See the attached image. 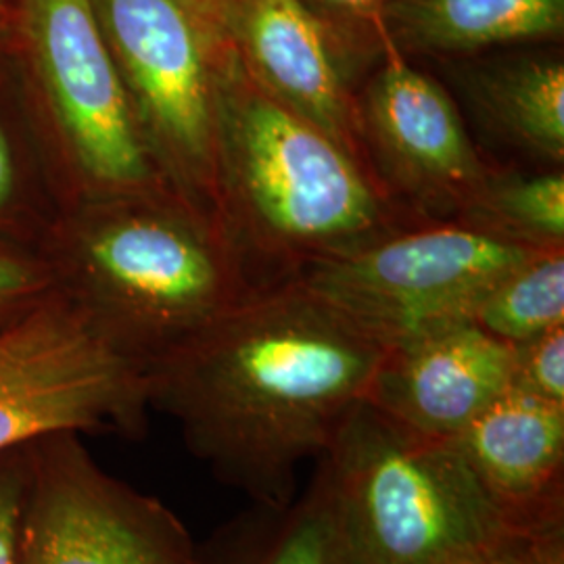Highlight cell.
I'll list each match as a JSON object with an SVG mask.
<instances>
[{
  "label": "cell",
  "instance_id": "24",
  "mask_svg": "<svg viewBox=\"0 0 564 564\" xmlns=\"http://www.w3.org/2000/svg\"><path fill=\"white\" fill-rule=\"evenodd\" d=\"M13 181H15L13 158H11L7 139H4V134H2V130H0V205L11 197Z\"/></svg>",
  "mask_w": 564,
  "mask_h": 564
},
{
  "label": "cell",
  "instance_id": "19",
  "mask_svg": "<svg viewBox=\"0 0 564 564\" xmlns=\"http://www.w3.org/2000/svg\"><path fill=\"white\" fill-rule=\"evenodd\" d=\"M512 389L564 405V326L514 347Z\"/></svg>",
  "mask_w": 564,
  "mask_h": 564
},
{
  "label": "cell",
  "instance_id": "14",
  "mask_svg": "<svg viewBox=\"0 0 564 564\" xmlns=\"http://www.w3.org/2000/svg\"><path fill=\"white\" fill-rule=\"evenodd\" d=\"M564 0H387L384 51L470 55L558 39Z\"/></svg>",
  "mask_w": 564,
  "mask_h": 564
},
{
  "label": "cell",
  "instance_id": "6",
  "mask_svg": "<svg viewBox=\"0 0 564 564\" xmlns=\"http://www.w3.org/2000/svg\"><path fill=\"white\" fill-rule=\"evenodd\" d=\"M535 253L458 220L416 223L310 263L291 281L387 349L470 321L487 291Z\"/></svg>",
  "mask_w": 564,
  "mask_h": 564
},
{
  "label": "cell",
  "instance_id": "12",
  "mask_svg": "<svg viewBox=\"0 0 564 564\" xmlns=\"http://www.w3.org/2000/svg\"><path fill=\"white\" fill-rule=\"evenodd\" d=\"M514 347L473 321L387 347L366 402L408 431L454 442L512 389Z\"/></svg>",
  "mask_w": 564,
  "mask_h": 564
},
{
  "label": "cell",
  "instance_id": "16",
  "mask_svg": "<svg viewBox=\"0 0 564 564\" xmlns=\"http://www.w3.org/2000/svg\"><path fill=\"white\" fill-rule=\"evenodd\" d=\"M464 88L494 134L552 167L563 165V61L523 59L479 67L468 72Z\"/></svg>",
  "mask_w": 564,
  "mask_h": 564
},
{
  "label": "cell",
  "instance_id": "17",
  "mask_svg": "<svg viewBox=\"0 0 564 564\" xmlns=\"http://www.w3.org/2000/svg\"><path fill=\"white\" fill-rule=\"evenodd\" d=\"M456 220L529 249H564L563 170L524 174L489 167Z\"/></svg>",
  "mask_w": 564,
  "mask_h": 564
},
{
  "label": "cell",
  "instance_id": "21",
  "mask_svg": "<svg viewBox=\"0 0 564 564\" xmlns=\"http://www.w3.org/2000/svg\"><path fill=\"white\" fill-rule=\"evenodd\" d=\"M25 491V447L0 454V564H20V517Z\"/></svg>",
  "mask_w": 564,
  "mask_h": 564
},
{
  "label": "cell",
  "instance_id": "2",
  "mask_svg": "<svg viewBox=\"0 0 564 564\" xmlns=\"http://www.w3.org/2000/svg\"><path fill=\"white\" fill-rule=\"evenodd\" d=\"M216 191L258 289L416 224L370 165L268 95L232 42L216 88Z\"/></svg>",
  "mask_w": 564,
  "mask_h": 564
},
{
  "label": "cell",
  "instance_id": "4",
  "mask_svg": "<svg viewBox=\"0 0 564 564\" xmlns=\"http://www.w3.org/2000/svg\"><path fill=\"white\" fill-rule=\"evenodd\" d=\"M321 460L349 564H485L510 531L458 445L366 400Z\"/></svg>",
  "mask_w": 564,
  "mask_h": 564
},
{
  "label": "cell",
  "instance_id": "7",
  "mask_svg": "<svg viewBox=\"0 0 564 564\" xmlns=\"http://www.w3.org/2000/svg\"><path fill=\"white\" fill-rule=\"evenodd\" d=\"M149 377L82 307L44 305L0 330V454L78 431H139Z\"/></svg>",
  "mask_w": 564,
  "mask_h": 564
},
{
  "label": "cell",
  "instance_id": "15",
  "mask_svg": "<svg viewBox=\"0 0 564 564\" xmlns=\"http://www.w3.org/2000/svg\"><path fill=\"white\" fill-rule=\"evenodd\" d=\"M202 564H349L323 460L289 505H251L199 547Z\"/></svg>",
  "mask_w": 564,
  "mask_h": 564
},
{
  "label": "cell",
  "instance_id": "22",
  "mask_svg": "<svg viewBox=\"0 0 564 564\" xmlns=\"http://www.w3.org/2000/svg\"><path fill=\"white\" fill-rule=\"evenodd\" d=\"M485 564H564V524L510 529Z\"/></svg>",
  "mask_w": 564,
  "mask_h": 564
},
{
  "label": "cell",
  "instance_id": "3",
  "mask_svg": "<svg viewBox=\"0 0 564 564\" xmlns=\"http://www.w3.org/2000/svg\"><path fill=\"white\" fill-rule=\"evenodd\" d=\"M158 188L109 195L80 237L82 310L144 372L258 289L223 224Z\"/></svg>",
  "mask_w": 564,
  "mask_h": 564
},
{
  "label": "cell",
  "instance_id": "9",
  "mask_svg": "<svg viewBox=\"0 0 564 564\" xmlns=\"http://www.w3.org/2000/svg\"><path fill=\"white\" fill-rule=\"evenodd\" d=\"M21 25L84 178L105 195L160 186L95 0H21Z\"/></svg>",
  "mask_w": 564,
  "mask_h": 564
},
{
  "label": "cell",
  "instance_id": "23",
  "mask_svg": "<svg viewBox=\"0 0 564 564\" xmlns=\"http://www.w3.org/2000/svg\"><path fill=\"white\" fill-rule=\"evenodd\" d=\"M36 284V274L28 263L0 253V312L28 295Z\"/></svg>",
  "mask_w": 564,
  "mask_h": 564
},
{
  "label": "cell",
  "instance_id": "13",
  "mask_svg": "<svg viewBox=\"0 0 564 564\" xmlns=\"http://www.w3.org/2000/svg\"><path fill=\"white\" fill-rule=\"evenodd\" d=\"M454 444L508 529L564 524V405L510 389Z\"/></svg>",
  "mask_w": 564,
  "mask_h": 564
},
{
  "label": "cell",
  "instance_id": "20",
  "mask_svg": "<svg viewBox=\"0 0 564 564\" xmlns=\"http://www.w3.org/2000/svg\"><path fill=\"white\" fill-rule=\"evenodd\" d=\"M360 53L384 51L383 11L387 0H303Z\"/></svg>",
  "mask_w": 564,
  "mask_h": 564
},
{
  "label": "cell",
  "instance_id": "8",
  "mask_svg": "<svg viewBox=\"0 0 564 564\" xmlns=\"http://www.w3.org/2000/svg\"><path fill=\"white\" fill-rule=\"evenodd\" d=\"M20 564H202L181 519L59 433L25 445Z\"/></svg>",
  "mask_w": 564,
  "mask_h": 564
},
{
  "label": "cell",
  "instance_id": "1",
  "mask_svg": "<svg viewBox=\"0 0 564 564\" xmlns=\"http://www.w3.org/2000/svg\"><path fill=\"white\" fill-rule=\"evenodd\" d=\"M383 347L297 281L256 289L153 364L149 400L251 505L284 506L366 400Z\"/></svg>",
  "mask_w": 564,
  "mask_h": 564
},
{
  "label": "cell",
  "instance_id": "10",
  "mask_svg": "<svg viewBox=\"0 0 564 564\" xmlns=\"http://www.w3.org/2000/svg\"><path fill=\"white\" fill-rule=\"evenodd\" d=\"M358 116L366 158L389 195L421 223L456 220L489 165L444 86L384 51L358 93Z\"/></svg>",
  "mask_w": 564,
  "mask_h": 564
},
{
  "label": "cell",
  "instance_id": "11",
  "mask_svg": "<svg viewBox=\"0 0 564 564\" xmlns=\"http://www.w3.org/2000/svg\"><path fill=\"white\" fill-rule=\"evenodd\" d=\"M218 11L251 78L370 165L354 88L360 51L303 0H218Z\"/></svg>",
  "mask_w": 564,
  "mask_h": 564
},
{
  "label": "cell",
  "instance_id": "5",
  "mask_svg": "<svg viewBox=\"0 0 564 564\" xmlns=\"http://www.w3.org/2000/svg\"><path fill=\"white\" fill-rule=\"evenodd\" d=\"M95 9L158 170L218 220L216 88L230 46L218 0H95Z\"/></svg>",
  "mask_w": 564,
  "mask_h": 564
},
{
  "label": "cell",
  "instance_id": "18",
  "mask_svg": "<svg viewBox=\"0 0 564 564\" xmlns=\"http://www.w3.org/2000/svg\"><path fill=\"white\" fill-rule=\"evenodd\" d=\"M473 323L512 347L564 326V249L538 251L496 282Z\"/></svg>",
  "mask_w": 564,
  "mask_h": 564
}]
</instances>
